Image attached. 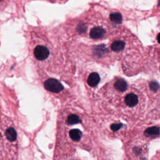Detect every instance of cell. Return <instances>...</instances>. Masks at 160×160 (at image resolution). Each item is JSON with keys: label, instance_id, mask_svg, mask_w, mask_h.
Here are the masks:
<instances>
[{"label": "cell", "instance_id": "obj_11", "mask_svg": "<svg viewBox=\"0 0 160 160\" xmlns=\"http://www.w3.org/2000/svg\"><path fill=\"white\" fill-rule=\"evenodd\" d=\"M80 122H81V119L79 117L75 114H72L68 116L67 123L69 125L76 124L79 123Z\"/></svg>", "mask_w": 160, "mask_h": 160}, {"label": "cell", "instance_id": "obj_3", "mask_svg": "<svg viewBox=\"0 0 160 160\" xmlns=\"http://www.w3.org/2000/svg\"><path fill=\"white\" fill-rule=\"evenodd\" d=\"M45 88L52 92L58 93L62 91L63 86L61 83L55 79H48L44 82Z\"/></svg>", "mask_w": 160, "mask_h": 160}, {"label": "cell", "instance_id": "obj_10", "mask_svg": "<svg viewBox=\"0 0 160 160\" xmlns=\"http://www.w3.org/2000/svg\"><path fill=\"white\" fill-rule=\"evenodd\" d=\"M114 87L118 91H124L127 89L128 84L124 79H119L115 82Z\"/></svg>", "mask_w": 160, "mask_h": 160}, {"label": "cell", "instance_id": "obj_12", "mask_svg": "<svg viewBox=\"0 0 160 160\" xmlns=\"http://www.w3.org/2000/svg\"><path fill=\"white\" fill-rule=\"evenodd\" d=\"M159 132H160L159 128L156 126H152V127L149 128L145 131V132L146 134H148V135H151V136L158 135L159 134Z\"/></svg>", "mask_w": 160, "mask_h": 160}, {"label": "cell", "instance_id": "obj_15", "mask_svg": "<svg viewBox=\"0 0 160 160\" xmlns=\"http://www.w3.org/2000/svg\"><path fill=\"white\" fill-rule=\"evenodd\" d=\"M157 39H158V41L160 43V33H159V34H158V37H157Z\"/></svg>", "mask_w": 160, "mask_h": 160}, {"label": "cell", "instance_id": "obj_9", "mask_svg": "<svg viewBox=\"0 0 160 160\" xmlns=\"http://www.w3.org/2000/svg\"><path fill=\"white\" fill-rule=\"evenodd\" d=\"M71 139L74 142H79L82 138V132L78 129H72L69 132Z\"/></svg>", "mask_w": 160, "mask_h": 160}, {"label": "cell", "instance_id": "obj_2", "mask_svg": "<svg viewBox=\"0 0 160 160\" xmlns=\"http://www.w3.org/2000/svg\"><path fill=\"white\" fill-rule=\"evenodd\" d=\"M49 49L43 45L36 46L33 50V55L38 61H44L49 56Z\"/></svg>", "mask_w": 160, "mask_h": 160}, {"label": "cell", "instance_id": "obj_1", "mask_svg": "<svg viewBox=\"0 0 160 160\" xmlns=\"http://www.w3.org/2000/svg\"><path fill=\"white\" fill-rule=\"evenodd\" d=\"M108 33L107 29L102 26H94L89 31V37L92 39L98 40L106 37Z\"/></svg>", "mask_w": 160, "mask_h": 160}, {"label": "cell", "instance_id": "obj_7", "mask_svg": "<svg viewBox=\"0 0 160 160\" xmlns=\"http://www.w3.org/2000/svg\"><path fill=\"white\" fill-rule=\"evenodd\" d=\"M124 101L126 104L129 107H133L136 106L138 102V96L132 93L128 94L124 98Z\"/></svg>", "mask_w": 160, "mask_h": 160}, {"label": "cell", "instance_id": "obj_16", "mask_svg": "<svg viewBox=\"0 0 160 160\" xmlns=\"http://www.w3.org/2000/svg\"><path fill=\"white\" fill-rule=\"evenodd\" d=\"M2 1H3V0H0V2H2Z\"/></svg>", "mask_w": 160, "mask_h": 160}, {"label": "cell", "instance_id": "obj_6", "mask_svg": "<svg viewBox=\"0 0 160 160\" xmlns=\"http://www.w3.org/2000/svg\"><path fill=\"white\" fill-rule=\"evenodd\" d=\"M99 81H100V77L98 73L96 72H93L89 75L87 79V82L89 86L91 87H94L99 83Z\"/></svg>", "mask_w": 160, "mask_h": 160}, {"label": "cell", "instance_id": "obj_13", "mask_svg": "<svg viewBox=\"0 0 160 160\" xmlns=\"http://www.w3.org/2000/svg\"><path fill=\"white\" fill-rule=\"evenodd\" d=\"M149 87L152 91H156L159 88V84H158V82H157L156 81H151L149 83Z\"/></svg>", "mask_w": 160, "mask_h": 160}, {"label": "cell", "instance_id": "obj_4", "mask_svg": "<svg viewBox=\"0 0 160 160\" xmlns=\"http://www.w3.org/2000/svg\"><path fill=\"white\" fill-rule=\"evenodd\" d=\"M126 41L122 38H117L111 42L110 48L112 51L120 52L122 51L126 46Z\"/></svg>", "mask_w": 160, "mask_h": 160}, {"label": "cell", "instance_id": "obj_5", "mask_svg": "<svg viewBox=\"0 0 160 160\" xmlns=\"http://www.w3.org/2000/svg\"><path fill=\"white\" fill-rule=\"evenodd\" d=\"M4 135L7 139L11 142H15L17 139L16 131L13 126L8 127L4 131Z\"/></svg>", "mask_w": 160, "mask_h": 160}, {"label": "cell", "instance_id": "obj_8", "mask_svg": "<svg viewBox=\"0 0 160 160\" xmlns=\"http://www.w3.org/2000/svg\"><path fill=\"white\" fill-rule=\"evenodd\" d=\"M110 22L114 25L120 24L122 21V17L119 12H112L109 14Z\"/></svg>", "mask_w": 160, "mask_h": 160}, {"label": "cell", "instance_id": "obj_14", "mask_svg": "<svg viewBox=\"0 0 160 160\" xmlns=\"http://www.w3.org/2000/svg\"><path fill=\"white\" fill-rule=\"evenodd\" d=\"M122 126V124L121 123H116V124H113L111 125V128L112 131H117L119 129H120Z\"/></svg>", "mask_w": 160, "mask_h": 160}]
</instances>
